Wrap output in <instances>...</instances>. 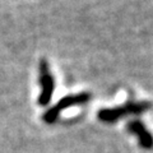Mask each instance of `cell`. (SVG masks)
<instances>
[{
    "instance_id": "6da1fadb",
    "label": "cell",
    "mask_w": 153,
    "mask_h": 153,
    "mask_svg": "<svg viewBox=\"0 0 153 153\" xmlns=\"http://www.w3.org/2000/svg\"><path fill=\"white\" fill-rule=\"evenodd\" d=\"M152 107L149 101H128L123 106L100 110L97 116L103 123H115L130 115H140Z\"/></svg>"
},
{
    "instance_id": "7a4b0ae2",
    "label": "cell",
    "mask_w": 153,
    "mask_h": 153,
    "mask_svg": "<svg viewBox=\"0 0 153 153\" xmlns=\"http://www.w3.org/2000/svg\"><path fill=\"white\" fill-rule=\"evenodd\" d=\"M89 100H91V93H88V92H80L76 94L65 96V97L59 100V102H56L51 108L47 110L44 114L42 119H44V121L47 124H54L63 110L73 107V106H79V105H84V103H87Z\"/></svg>"
},
{
    "instance_id": "3957f363",
    "label": "cell",
    "mask_w": 153,
    "mask_h": 153,
    "mask_svg": "<svg viewBox=\"0 0 153 153\" xmlns=\"http://www.w3.org/2000/svg\"><path fill=\"white\" fill-rule=\"evenodd\" d=\"M40 85L41 93L38 96V105L40 106H47L52 98V93L55 89V78L50 73V66L46 59L40 61Z\"/></svg>"
},
{
    "instance_id": "277c9868",
    "label": "cell",
    "mask_w": 153,
    "mask_h": 153,
    "mask_svg": "<svg viewBox=\"0 0 153 153\" xmlns=\"http://www.w3.org/2000/svg\"><path fill=\"white\" fill-rule=\"evenodd\" d=\"M128 130L134 134L138 138L139 146L144 149H152L153 148V135L149 130L146 128V125L140 120H133L128 123Z\"/></svg>"
}]
</instances>
